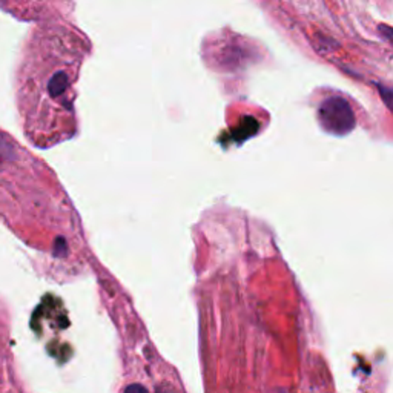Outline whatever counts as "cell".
Listing matches in <instances>:
<instances>
[{
	"instance_id": "cell-2",
	"label": "cell",
	"mask_w": 393,
	"mask_h": 393,
	"mask_svg": "<svg viewBox=\"0 0 393 393\" xmlns=\"http://www.w3.org/2000/svg\"><path fill=\"white\" fill-rule=\"evenodd\" d=\"M318 119L321 126L335 135H344L355 128V114L351 104L343 97L322 100L318 108Z\"/></svg>"
},
{
	"instance_id": "cell-1",
	"label": "cell",
	"mask_w": 393,
	"mask_h": 393,
	"mask_svg": "<svg viewBox=\"0 0 393 393\" xmlns=\"http://www.w3.org/2000/svg\"><path fill=\"white\" fill-rule=\"evenodd\" d=\"M75 32L62 28L34 36L17 73V102L36 143L60 142L74 125L73 83L82 64V45Z\"/></svg>"
},
{
	"instance_id": "cell-3",
	"label": "cell",
	"mask_w": 393,
	"mask_h": 393,
	"mask_svg": "<svg viewBox=\"0 0 393 393\" xmlns=\"http://www.w3.org/2000/svg\"><path fill=\"white\" fill-rule=\"evenodd\" d=\"M378 91L381 94L382 102L386 103V107L393 111V88H389V86L384 85H378Z\"/></svg>"
},
{
	"instance_id": "cell-4",
	"label": "cell",
	"mask_w": 393,
	"mask_h": 393,
	"mask_svg": "<svg viewBox=\"0 0 393 393\" xmlns=\"http://www.w3.org/2000/svg\"><path fill=\"white\" fill-rule=\"evenodd\" d=\"M378 30L384 36V39L389 40L392 45H393V28H390V26H387V25H380Z\"/></svg>"
}]
</instances>
